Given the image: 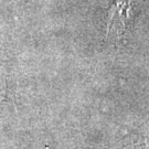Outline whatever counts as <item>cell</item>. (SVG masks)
<instances>
[{"instance_id": "cell-2", "label": "cell", "mask_w": 149, "mask_h": 149, "mask_svg": "<svg viewBox=\"0 0 149 149\" xmlns=\"http://www.w3.org/2000/svg\"><path fill=\"white\" fill-rule=\"evenodd\" d=\"M5 87H6L5 80H3L2 75L0 74V98H2V97H3V93H5Z\"/></svg>"}, {"instance_id": "cell-1", "label": "cell", "mask_w": 149, "mask_h": 149, "mask_svg": "<svg viewBox=\"0 0 149 149\" xmlns=\"http://www.w3.org/2000/svg\"><path fill=\"white\" fill-rule=\"evenodd\" d=\"M143 0H115L107 19L106 36L112 40H119L130 28L138 15Z\"/></svg>"}]
</instances>
